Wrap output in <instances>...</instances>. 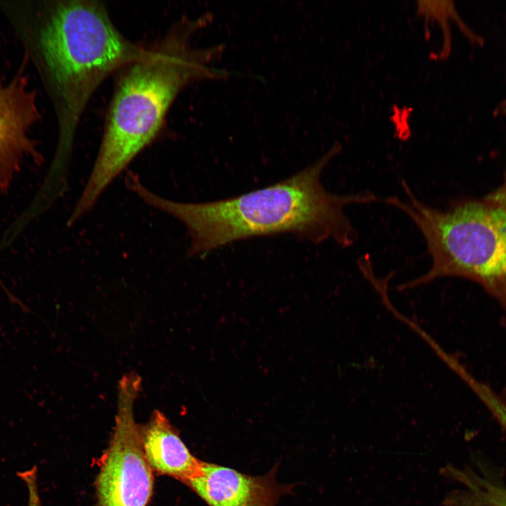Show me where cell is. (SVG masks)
I'll list each match as a JSON object with an SVG mask.
<instances>
[{"label": "cell", "mask_w": 506, "mask_h": 506, "mask_svg": "<svg viewBox=\"0 0 506 506\" xmlns=\"http://www.w3.org/2000/svg\"><path fill=\"white\" fill-rule=\"evenodd\" d=\"M25 482L28 491L27 506H41L37 485V469L36 466L18 474Z\"/></svg>", "instance_id": "obj_11"}, {"label": "cell", "mask_w": 506, "mask_h": 506, "mask_svg": "<svg viewBox=\"0 0 506 506\" xmlns=\"http://www.w3.org/2000/svg\"><path fill=\"white\" fill-rule=\"evenodd\" d=\"M401 187L405 199L389 196L384 202L415 225L432 263L426 273L396 289L403 291L448 277L472 281L499 305L500 323L506 328V171L493 190L457 199L445 209L422 202L405 180Z\"/></svg>", "instance_id": "obj_3"}, {"label": "cell", "mask_w": 506, "mask_h": 506, "mask_svg": "<svg viewBox=\"0 0 506 506\" xmlns=\"http://www.w3.org/2000/svg\"><path fill=\"white\" fill-rule=\"evenodd\" d=\"M274 468L264 476H254L202 461L201 472L185 484L208 506H275L292 488L277 483Z\"/></svg>", "instance_id": "obj_7"}, {"label": "cell", "mask_w": 506, "mask_h": 506, "mask_svg": "<svg viewBox=\"0 0 506 506\" xmlns=\"http://www.w3.org/2000/svg\"><path fill=\"white\" fill-rule=\"evenodd\" d=\"M140 437L144 456L153 472L183 484L201 472L202 461L190 452L161 411L155 410L148 422L140 425Z\"/></svg>", "instance_id": "obj_8"}, {"label": "cell", "mask_w": 506, "mask_h": 506, "mask_svg": "<svg viewBox=\"0 0 506 506\" xmlns=\"http://www.w3.org/2000/svg\"><path fill=\"white\" fill-rule=\"evenodd\" d=\"M342 148L335 142L317 161L290 177L223 200L178 202L142 185L136 193L148 205L186 226L191 239L190 257L205 255L236 241L280 234H292L313 243L332 240L349 247L356 241L358 232L345 208L381 199L368 190L340 195L324 188L322 173Z\"/></svg>", "instance_id": "obj_1"}, {"label": "cell", "mask_w": 506, "mask_h": 506, "mask_svg": "<svg viewBox=\"0 0 506 506\" xmlns=\"http://www.w3.org/2000/svg\"><path fill=\"white\" fill-rule=\"evenodd\" d=\"M452 477L465 486L450 495L449 506H506V485L484 472L450 467Z\"/></svg>", "instance_id": "obj_9"}, {"label": "cell", "mask_w": 506, "mask_h": 506, "mask_svg": "<svg viewBox=\"0 0 506 506\" xmlns=\"http://www.w3.org/2000/svg\"><path fill=\"white\" fill-rule=\"evenodd\" d=\"M141 384V377L133 372L119 382L113 434L96 481L99 506H147L153 495V471L144 456L134 415Z\"/></svg>", "instance_id": "obj_5"}, {"label": "cell", "mask_w": 506, "mask_h": 506, "mask_svg": "<svg viewBox=\"0 0 506 506\" xmlns=\"http://www.w3.org/2000/svg\"><path fill=\"white\" fill-rule=\"evenodd\" d=\"M212 21L208 13L182 17L156 45L124 67L116 84L105 130L89 178L71 214L79 220L109 185L157 136L169 108L187 86L225 80L214 64L225 46L192 45L195 33Z\"/></svg>", "instance_id": "obj_2"}, {"label": "cell", "mask_w": 506, "mask_h": 506, "mask_svg": "<svg viewBox=\"0 0 506 506\" xmlns=\"http://www.w3.org/2000/svg\"><path fill=\"white\" fill-rule=\"evenodd\" d=\"M38 46L57 109L61 150L67 153L96 90L148 47L125 37L101 2L83 0L47 6Z\"/></svg>", "instance_id": "obj_4"}, {"label": "cell", "mask_w": 506, "mask_h": 506, "mask_svg": "<svg viewBox=\"0 0 506 506\" xmlns=\"http://www.w3.org/2000/svg\"><path fill=\"white\" fill-rule=\"evenodd\" d=\"M500 106L502 110L506 112V99L501 103Z\"/></svg>", "instance_id": "obj_12"}, {"label": "cell", "mask_w": 506, "mask_h": 506, "mask_svg": "<svg viewBox=\"0 0 506 506\" xmlns=\"http://www.w3.org/2000/svg\"><path fill=\"white\" fill-rule=\"evenodd\" d=\"M37 96L23 77L0 78V190L11 185L22 162L41 159L30 131L39 119Z\"/></svg>", "instance_id": "obj_6"}, {"label": "cell", "mask_w": 506, "mask_h": 506, "mask_svg": "<svg viewBox=\"0 0 506 506\" xmlns=\"http://www.w3.org/2000/svg\"><path fill=\"white\" fill-rule=\"evenodd\" d=\"M417 11L427 22L436 21L440 25L443 35L441 57H446L450 51L449 21L451 20H455L464 29L465 32L468 33V30L460 19L453 2L450 1H417Z\"/></svg>", "instance_id": "obj_10"}]
</instances>
